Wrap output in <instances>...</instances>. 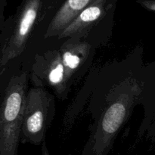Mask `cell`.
I'll return each instance as SVG.
<instances>
[{
  "label": "cell",
  "instance_id": "10",
  "mask_svg": "<svg viewBox=\"0 0 155 155\" xmlns=\"http://www.w3.org/2000/svg\"><path fill=\"white\" fill-rule=\"evenodd\" d=\"M2 7H1V3H0V34H1L2 30L3 25H4V20H3V17H2Z\"/></svg>",
  "mask_w": 155,
  "mask_h": 155
},
{
  "label": "cell",
  "instance_id": "3",
  "mask_svg": "<svg viewBox=\"0 0 155 155\" xmlns=\"http://www.w3.org/2000/svg\"><path fill=\"white\" fill-rule=\"evenodd\" d=\"M21 64L28 71L32 86L48 89L61 101L68 98L73 86L68 80L58 48L39 50Z\"/></svg>",
  "mask_w": 155,
  "mask_h": 155
},
{
  "label": "cell",
  "instance_id": "9",
  "mask_svg": "<svg viewBox=\"0 0 155 155\" xmlns=\"http://www.w3.org/2000/svg\"><path fill=\"white\" fill-rule=\"evenodd\" d=\"M42 155H51L50 154L49 151H48V147H47L45 142H44L42 144Z\"/></svg>",
  "mask_w": 155,
  "mask_h": 155
},
{
  "label": "cell",
  "instance_id": "8",
  "mask_svg": "<svg viewBox=\"0 0 155 155\" xmlns=\"http://www.w3.org/2000/svg\"><path fill=\"white\" fill-rule=\"evenodd\" d=\"M137 2L147 10L155 12V0H138Z\"/></svg>",
  "mask_w": 155,
  "mask_h": 155
},
{
  "label": "cell",
  "instance_id": "5",
  "mask_svg": "<svg viewBox=\"0 0 155 155\" xmlns=\"http://www.w3.org/2000/svg\"><path fill=\"white\" fill-rule=\"evenodd\" d=\"M112 8L109 0H95L74 18L48 48H58L64 41L74 36H84L98 48L107 43L112 36L113 22L109 18Z\"/></svg>",
  "mask_w": 155,
  "mask_h": 155
},
{
  "label": "cell",
  "instance_id": "6",
  "mask_svg": "<svg viewBox=\"0 0 155 155\" xmlns=\"http://www.w3.org/2000/svg\"><path fill=\"white\" fill-rule=\"evenodd\" d=\"M58 48L68 80L74 86L90 71L98 47L84 36H74L64 41Z\"/></svg>",
  "mask_w": 155,
  "mask_h": 155
},
{
  "label": "cell",
  "instance_id": "4",
  "mask_svg": "<svg viewBox=\"0 0 155 155\" xmlns=\"http://www.w3.org/2000/svg\"><path fill=\"white\" fill-rule=\"evenodd\" d=\"M55 115V96L48 89L30 86L26 97L21 142L42 145Z\"/></svg>",
  "mask_w": 155,
  "mask_h": 155
},
{
  "label": "cell",
  "instance_id": "7",
  "mask_svg": "<svg viewBox=\"0 0 155 155\" xmlns=\"http://www.w3.org/2000/svg\"><path fill=\"white\" fill-rule=\"evenodd\" d=\"M95 1V0H65L64 2L53 15L39 42L30 54L23 58L21 61L28 60L34 53L39 50L49 48L59 34L74 21V18Z\"/></svg>",
  "mask_w": 155,
  "mask_h": 155
},
{
  "label": "cell",
  "instance_id": "2",
  "mask_svg": "<svg viewBox=\"0 0 155 155\" xmlns=\"http://www.w3.org/2000/svg\"><path fill=\"white\" fill-rule=\"evenodd\" d=\"M29 85L28 71L21 61L0 71V155H18Z\"/></svg>",
  "mask_w": 155,
  "mask_h": 155
},
{
  "label": "cell",
  "instance_id": "1",
  "mask_svg": "<svg viewBox=\"0 0 155 155\" xmlns=\"http://www.w3.org/2000/svg\"><path fill=\"white\" fill-rule=\"evenodd\" d=\"M137 47L120 61L89 74L73 105L87 104L90 136L80 155H107L138 105L145 106L155 130V63L145 64Z\"/></svg>",
  "mask_w": 155,
  "mask_h": 155
}]
</instances>
